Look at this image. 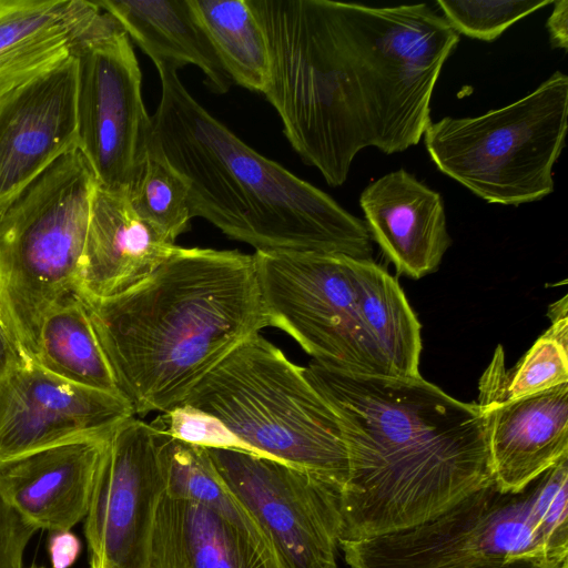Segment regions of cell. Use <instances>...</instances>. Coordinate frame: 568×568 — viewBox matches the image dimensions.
I'll return each instance as SVG.
<instances>
[{"instance_id":"cell-35","label":"cell","mask_w":568,"mask_h":568,"mask_svg":"<svg viewBox=\"0 0 568 568\" xmlns=\"http://www.w3.org/2000/svg\"><path fill=\"white\" fill-rule=\"evenodd\" d=\"M515 568H568V562H544V564H537V565H530V566H524V567H515Z\"/></svg>"},{"instance_id":"cell-36","label":"cell","mask_w":568,"mask_h":568,"mask_svg":"<svg viewBox=\"0 0 568 568\" xmlns=\"http://www.w3.org/2000/svg\"><path fill=\"white\" fill-rule=\"evenodd\" d=\"M90 568H101L99 562L91 557V560H90Z\"/></svg>"},{"instance_id":"cell-3","label":"cell","mask_w":568,"mask_h":568,"mask_svg":"<svg viewBox=\"0 0 568 568\" xmlns=\"http://www.w3.org/2000/svg\"><path fill=\"white\" fill-rule=\"evenodd\" d=\"M80 300L139 416L179 406L230 352L270 326L255 256L234 250L179 246L135 287Z\"/></svg>"},{"instance_id":"cell-21","label":"cell","mask_w":568,"mask_h":568,"mask_svg":"<svg viewBox=\"0 0 568 568\" xmlns=\"http://www.w3.org/2000/svg\"><path fill=\"white\" fill-rule=\"evenodd\" d=\"M363 325L396 377L419 376L420 324L399 283L373 260H353Z\"/></svg>"},{"instance_id":"cell-33","label":"cell","mask_w":568,"mask_h":568,"mask_svg":"<svg viewBox=\"0 0 568 568\" xmlns=\"http://www.w3.org/2000/svg\"><path fill=\"white\" fill-rule=\"evenodd\" d=\"M546 28L552 48L568 49V1H554L552 11L547 20Z\"/></svg>"},{"instance_id":"cell-14","label":"cell","mask_w":568,"mask_h":568,"mask_svg":"<svg viewBox=\"0 0 568 568\" xmlns=\"http://www.w3.org/2000/svg\"><path fill=\"white\" fill-rule=\"evenodd\" d=\"M507 372L497 346L480 379L495 486L520 493L568 456V383L518 399L505 397Z\"/></svg>"},{"instance_id":"cell-25","label":"cell","mask_w":568,"mask_h":568,"mask_svg":"<svg viewBox=\"0 0 568 568\" xmlns=\"http://www.w3.org/2000/svg\"><path fill=\"white\" fill-rule=\"evenodd\" d=\"M138 216L168 242L189 230L193 219L187 180L168 160L153 136L144 160L126 187Z\"/></svg>"},{"instance_id":"cell-32","label":"cell","mask_w":568,"mask_h":568,"mask_svg":"<svg viewBox=\"0 0 568 568\" xmlns=\"http://www.w3.org/2000/svg\"><path fill=\"white\" fill-rule=\"evenodd\" d=\"M48 552L51 568H70L81 552V541L71 530L51 532Z\"/></svg>"},{"instance_id":"cell-20","label":"cell","mask_w":568,"mask_h":568,"mask_svg":"<svg viewBox=\"0 0 568 568\" xmlns=\"http://www.w3.org/2000/svg\"><path fill=\"white\" fill-rule=\"evenodd\" d=\"M100 8L154 63L197 67L207 88L223 94L231 79L196 21L189 0H102Z\"/></svg>"},{"instance_id":"cell-8","label":"cell","mask_w":568,"mask_h":568,"mask_svg":"<svg viewBox=\"0 0 568 568\" xmlns=\"http://www.w3.org/2000/svg\"><path fill=\"white\" fill-rule=\"evenodd\" d=\"M532 497L534 481L520 493H504L491 484L425 523L341 540L339 548L349 568H515L559 562L538 525Z\"/></svg>"},{"instance_id":"cell-12","label":"cell","mask_w":568,"mask_h":568,"mask_svg":"<svg viewBox=\"0 0 568 568\" xmlns=\"http://www.w3.org/2000/svg\"><path fill=\"white\" fill-rule=\"evenodd\" d=\"M165 489L158 430L133 416L109 436L84 518L91 557L101 568H149Z\"/></svg>"},{"instance_id":"cell-19","label":"cell","mask_w":568,"mask_h":568,"mask_svg":"<svg viewBox=\"0 0 568 568\" xmlns=\"http://www.w3.org/2000/svg\"><path fill=\"white\" fill-rule=\"evenodd\" d=\"M149 568H283L265 540L202 504L164 496Z\"/></svg>"},{"instance_id":"cell-11","label":"cell","mask_w":568,"mask_h":568,"mask_svg":"<svg viewBox=\"0 0 568 568\" xmlns=\"http://www.w3.org/2000/svg\"><path fill=\"white\" fill-rule=\"evenodd\" d=\"M230 490L273 546L283 568H338L341 489L286 463L206 448Z\"/></svg>"},{"instance_id":"cell-2","label":"cell","mask_w":568,"mask_h":568,"mask_svg":"<svg viewBox=\"0 0 568 568\" xmlns=\"http://www.w3.org/2000/svg\"><path fill=\"white\" fill-rule=\"evenodd\" d=\"M304 369L337 414L347 448L341 540L419 525L494 484L478 404L420 375L357 374L315 361Z\"/></svg>"},{"instance_id":"cell-28","label":"cell","mask_w":568,"mask_h":568,"mask_svg":"<svg viewBox=\"0 0 568 568\" xmlns=\"http://www.w3.org/2000/svg\"><path fill=\"white\" fill-rule=\"evenodd\" d=\"M79 0H0V61L67 18Z\"/></svg>"},{"instance_id":"cell-5","label":"cell","mask_w":568,"mask_h":568,"mask_svg":"<svg viewBox=\"0 0 568 568\" xmlns=\"http://www.w3.org/2000/svg\"><path fill=\"white\" fill-rule=\"evenodd\" d=\"M180 405L217 418L257 455L342 489L348 455L339 418L304 367L260 333L230 352Z\"/></svg>"},{"instance_id":"cell-10","label":"cell","mask_w":568,"mask_h":568,"mask_svg":"<svg viewBox=\"0 0 568 568\" xmlns=\"http://www.w3.org/2000/svg\"><path fill=\"white\" fill-rule=\"evenodd\" d=\"M74 57L78 149L101 186L125 189L154 136L131 40L105 12L99 28L78 44Z\"/></svg>"},{"instance_id":"cell-27","label":"cell","mask_w":568,"mask_h":568,"mask_svg":"<svg viewBox=\"0 0 568 568\" xmlns=\"http://www.w3.org/2000/svg\"><path fill=\"white\" fill-rule=\"evenodd\" d=\"M552 3V0L436 1L456 33L481 41L499 38L518 20Z\"/></svg>"},{"instance_id":"cell-4","label":"cell","mask_w":568,"mask_h":568,"mask_svg":"<svg viewBox=\"0 0 568 568\" xmlns=\"http://www.w3.org/2000/svg\"><path fill=\"white\" fill-rule=\"evenodd\" d=\"M154 135L187 180L192 217L255 252H317L373 260L363 220L328 194L248 146L185 89L178 69L156 65Z\"/></svg>"},{"instance_id":"cell-29","label":"cell","mask_w":568,"mask_h":568,"mask_svg":"<svg viewBox=\"0 0 568 568\" xmlns=\"http://www.w3.org/2000/svg\"><path fill=\"white\" fill-rule=\"evenodd\" d=\"M534 513L555 560L568 559V456L534 480Z\"/></svg>"},{"instance_id":"cell-34","label":"cell","mask_w":568,"mask_h":568,"mask_svg":"<svg viewBox=\"0 0 568 568\" xmlns=\"http://www.w3.org/2000/svg\"><path fill=\"white\" fill-rule=\"evenodd\" d=\"M14 351L16 349L9 342L3 328L0 325V374L7 366Z\"/></svg>"},{"instance_id":"cell-26","label":"cell","mask_w":568,"mask_h":568,"mask_svg":"<svg viewBox=\"0 0 568 568\" xmlns=\"http://www.w3.org/2000/svg\"><path fill=\"white\" fill-rule=\"evenodd\" d=\"M567 297L549 307L551 326L507 372L505 397L518 399L568 383Z\"/></svg>"},{"instance_id":"cell-22","label":"cell","mask_w":568,"mask_h":568,"mask_svg":"<svg viewBox=\"0 0 568 568\" xmlns=\"http://www.w3.org/2000/svg\"><path fill=\"white\" fill-rule=\"evenodd\" d=\"M36 362L68 382L121 394L87 308L75 294L44 317Z\"/></svg>"},{"instance_id":"cell-6","label":"cell","mask_w":568,"mask_h":568,"mask_svg":"<svg viewBox=\"0 0 568 568\" xmlns=\"http://www.w3.org/2000/svg\"><path fill=\"white\" fill-rule=\"evenodd\" d=\"M97 186L75 149L0 213V324L16 352L33 361L44 317L75 294Z\"/></svg>"},{"instance_id":"cell-9","label":"cell","mask_w":568,"mask_h":568,"mask_svg":"<svg viewBox=\"0 0 568 568\" xmlns=\"http://www.w3.org/2000/svg\"><path fill=\"white\" fill-rule=\"evenodd\" d=\"M270 326L288 334L322 365L394 376L366 332L353 257L317 252H255Z\"/></svg>"},{"instance_id":"cell-15","label":"cell","mask_w":568,"mask_h":568,"mask_svg":"<svg viewBox=\"0 0 568 568\" xmlns=\"http://www.w3.org/2000/svg\"><path fill=\"white\" fill-rule=\"evenodd\" d=\"M77 77L72 55L0 100V213L78 149Z\"/></svg>"},{"instance_id":"cell-30","label":"cell","mask_w":568,"mask_h":568,"mask_svg":"<svg viewBox=\"0 0 568 568\" xmlns=\"http://www.w3.org/2000/svg\"><path fill=\"white\" fill-rule=\"evenodd\" d=\"M150 424L156 430L195 446L237 449L257 455L217 418L187 405H179L161 413Z\"/></svg>"},{"instance_id":"cell-1","label":"cell","mask_w":568,"mask_h":568,"mask_svg":"<svg viewBox=\"0 0 568 568\" xmlns=\"http://www.w3.org/2000/svg\"><path fill=\"white\" fill-rule=\"evenodd\" d=\"M266 39L263 94L301 160L341 186L357 153L419 143L459 34L426 3L247 0Z\"/></svg>"},{"instance_id":"cell-16","label":"cell","mask_w":568,"mask_h":568,"mask_svg":"<svg viewBox=\"0 0 568 568\" xmlns=\"http://www.w3.org/2000/svg\"><path fill=\"white\" fill-rule=\"evenodd\" d=\"M111 433L62 443L0 465V496L38 530L70 531L87 516Z\"/></svg>"},{"instance_id":"cell-17","label":"cell","mask_w":568,"mask_h":568,"mask_svg":"<svg viewBox=\"0 0 568 568\" xmlns=\"http://www.w3.org/2000/svg\"><path fill=\"white\" fill-rule=\"evenodd\" d=\"M178 247L138 216L126 187L98 183L75 294L85 300L122 294L149 278Z\"/></svg>"},{"instance_id":"cell-23","label":"cell","mask_w":568,"mask_h":568,"mask_svg":"<svg viewBox=\"0 0 568 568\" xmlns=\"http://www.w3.org/2000/svg\"><path fill=\"white\" fill-rule=\"evenodd\" d=\"M189 4L231 81L262 93L268 79V50L247 0H189Z\"/></svg>"},{"instance_id":"cell-37","label":"cell","mask_w":568,"mask_h":568,"mask_svg":"<svg viewBox=\"0 0 568 568\" xmlns=\"http://www.w3.org/2000/svg\"><path fill=\"white\" fill-rule=\"evenodd\" d=\"M41 568V567H40Z\"/></svg>"},{"instance_id":"cell-7","label":"cell","mask_w":568,"mask_h":568,"mask_svg":"<svg viewBox=\"0 0 568 568\" xmlns=\"http://www.w3.org/2000/svg\"><path fill=\"white\" fill-rule=\"evenodd\" d=\"M567 120L568 77L556 71L500 109L430 122L424 142L442 173L488 203L517 206L552 193Z\"/></svg>"},{"instance_id":"cell-24","label":"cell","mask_w":568,"mask_h":568,"mask_svg":"<svg viewBox=\"0 0 568 568\" xmlns=\"http://www.w3.org/2000/svg\"><path fill=\"white\" fill-rule=\"evenodd\" d=\"M158 434L166 496L212 508L271 545L253 516L223 481L206 448L160 430Z\"/></svg>"},{"instance_id":"cell-31","label":"cell","mask_w":568,"mask_h":568,"mask_svg":"<svg viewBox=\"0 0 568 568\" xmlns=\"http://www.w3.org/2000/svg\"><path fill=\"white\" fill-rule=\"evenodd\" d=\"M37 530L0 496V568H22L26 549Z\"/></svg>"},{"instance_id":"cell-18","label":"cell","mask_w":568,"mask_h":568,"mask_svg":"<svg viewBox=\"0 0 568 568\" xmlns=\"http://www.w3.org/2000/svg\"><path fill=\"white\" fill-rule=\"evenodd\" d=\"M359 205L372 240L397 273L418 280L438 268L452 244L438 192L399 169L367 185Z\"/></svg>"},{"instance_id":"cell-13","label":"cell","mask_w":568,"mask_h":568,"mask_svg":"<svg viewBox=\"0 0 568 568\" xmlns=\"http://www.w3.org/2000/svg\"><path fill=\"white\" fill-rule=\"evenodd\" d=\"M133 416L122 394L68 382L14 351L0 374V465L109 434Z\"/></svg>"}]
</instances>
